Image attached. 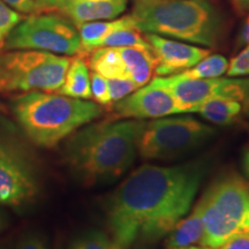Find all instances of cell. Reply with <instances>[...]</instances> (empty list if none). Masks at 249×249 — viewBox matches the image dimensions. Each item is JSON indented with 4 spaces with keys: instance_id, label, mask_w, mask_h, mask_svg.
Returning <instances> with one entry per match:
<instances>
[{
    "instance_id": "cell-15",
    "label": "cell",
    "mask_w": 249,
    "mask_h": 249,
    "mask_svg": "<svg viewBox=\"0 0 249 249\" xmlns=\"http://www.w3.org/2000/svg\"><path fill=\"white\" fill-rule=\"evenodd\" d=\"M127 68L129 77L136 86L143 87L155 74L157 60L151 48H117Z\"/></svg>"
},
{
    "instance_id": "cell-10",
    "label": "cell",
    "mask_w": 249,
    "mask_h": 249,
    "mask_svg": "<svg viewBox=\"0 0 249 249\" xmlns=\"http://www.w3.org/2000/svg\"><path fill=\"white\" fill-rule=\"evenodd\" d=\"M165 88L172 93L181 113L210 98H230L240 102L249 111V77H214L204 80H181L174 75L158 76Z\"/></svg>"
},
{
    "instance_id": "cell-30",
    "label": "cell",
    "mask_w": 249,
    "mask_h": 249,
    "mask_svg": "<svg viewBox=\"0 0 249 249\" xmlns=\"http://www.w3.org/2000/svg\"><path fill=\"white\" fill-rule=\"evenodd\" d=\"M213 249H249V235L236 236V238L225 242L220 247Z\"/></svg>"
},
{
    "instance_id": "cell-5",
    "label": "cell",
    "mask_w": 249,
    "mask_h": 249,
    "mask_svg": "<svg viewBox=\"0 0 249 249\" xmlns=\"http://www.w3.org/2000/svg\"><path fill=\"white\" fill-rule=\"evenodd\" d=\"M198 202L203 214L202 247L213 249L249 235V179L235 172L223 174Z\"/></svg>"
},
{
    "instance_id": "cell-1",
    "label": "cell",
    "mask_w": 249,
    "mask_h": 249,
    "mask_svg": "<svg viewBox=\"0 0 249 249\" xmlns=\"http://www.w3.org/2000/svg\"><path fill=\"white\" fill-rule=\"evenodd\" d=\"M205 173L203 163L143 165L112 193L105 205L114 244L150 246L163 239L191 210Z\"/></svg>"
},
{
    "instance_id": "cell-14",
    "label": "cell",
    "mask_w": 249,
    "mask_h": 249,
    "mask_svg": "<svg viewBox=\"0 0 249 249\" xmlns=\"http://www.w3.org/2000/svg\"><path fill=\"white\" fill-rule=\"evenodd\" d=\"M203 235V214L200 202L193 208L192 213L183 217L167 234L166 249H181L200 244Z\"/></svg>"
},
{
    "instance_id": "cell-2",
    "label": "cell",
    "mask_w": 249,
    "mask_h": 249,
    "mask_svg": "<svg viewBox=\"0 0 249 249\" xmlns=\"http://www.w3.org/2000/svg\"><path fill=\"white\" fill-rule=\"evenodd\" d=\"M144 120H105L83 126L68 136L62 160L85 185L113 181L129 169L139 154Z\"/></svg>"
},
{
    "instance_id": "cell-21",
    "label": "cell",
    "mask_w": 249,
    "mask_h": 249,
    "mask_svg": "<svg viewBox=\"0 0 249 249\" xmlns=\"http://www.w3.org/2000/svg\"><path fill=\"white\" fill-rule=\"evenodd\" d=\"M150 48L145 36L138 27H124L112 31L98 48Z\"/></svg>"
},
{
    "instance_id": "cell-19",
    "label": "cell",
    "mask_w": 249,
    "mask_h": 249,
    "mask_svg": "<svg viewBox=\"0 0 249 249\" xmlns=\"http://www.w3.org/2000/svg\"><path fill=\"white\" fill-rule=\"evenodd\" d=\"M90 68L105 79H130L117 48H97L92 50Z\"/></svg>"
},
{
    "instance_id": "cell-8",
    "label": "cell",
    "mask_w": 249,
    "mask_h": 249,
    "mask_svg": "<svg viewBox=\"0 0 249 249\" xmlns=\"http://www.w3.org/2000/svg\"><path fill=\"white\" fill-rule=\"evenodd\" d=\"M214 133L213 127L188 116L152 119L140 138L139 155L144 160H171L201 147Z\"/></svg>"
},
{
    "instance_id": "cell-32",
    "label": "cell",
    "mask_w": 249,
    "mask_h": 249,
    "mask_svg": "<svg viewBox=\"0 0 249 249\" xmlns=\"http://www.w3.org/2000/svg\"><path fill=\"white\" fill-rule=\"evenodd\" d=\"M239 43L241 45L249 44V14L247 15L245 23L242 24L240 34H239Z\"/></svg>"
},
{
    "instance_id": "cell-28",
    "label": "cell",
    "mask_w": 249,
    "mask_h": 249,
    "mask_svg": "<svg viewBox=\"0 0 249 249\" xmlns=\"http://www.w3.org/2000/svg\"><path fill=\"white\" fill-rule=\"evenodd\" d=\"M71 1L73 0H35V13L52 11L60 12Z\"/></svg>"
},
{
    "instance_id": "cell-24",
    "label": "cell",
    "mask_w": 249,
    "mask_h": 249,
    "mask_svg": "<svg viewBox=\"0 0 249 249\" xmlns=\"http://www.w3.org/2000/svg\"><path fill=\"white\" fill-rule=\"evenodd\" d=\"M90 90L91 97L99 105H110L112 101L108 92L107 79L92 71L90 74Z\"/></svg>"
},
{
    "instance_id": "cell-17",
    "label": "cell",
    "mask_w": 249,
    "mask_h": 249,
    "mask_svg": "<svg viewBox=\"0 0 249 249\" xmlns=\"http://www.w3.org/2000/svg\"><path fill=\"white\" fill-rule=\"evenodd\" d=\"M124 27H136L132 15L117 18V20L91 21L77 26L82 44V52H90L97 49L103 39L112 31Z\"/></svg>"
},
{
    "instance_id": "cell-25",
    "label": "cell",
    "mask_w": 249,
    "mask_h": 249,
    "mask_svg": "<svg viewBox=\"0 0 249 249\" xmlns=\"http://www.w3.org/2000/svg\"><path fill=\"white\" fill-rule=\"evenodd\" d=\"M107 86L111 101L113 103L124 98L139 88L136 83L128 77L126 79H107Z\"/></svg>"
},
{
    "instance_id": "cell-6",
    "label": "cell",
    "mask_w": 249,
    "mask_h": 249,
    "mask_svg": "<svg viewBox=\"0 0 249 249\" xmlns=\"http://www.w3.org/2000/svg\"><path fill=\"white\" fill-rule=\"evenodd\" d=\"M39 189V167L26 136L0 121V205L22 209L35 202Z\"/></svg>"
},
{
    "instance_id": "cell-22",
    "label": "cell",
    "mask_w": 249,
    "mask_h": 249,
    "mask_svg": "<svg viewBox=\"0 0 249 249\" xmlns=\"http://www.w3.org/2000/svg\"><path fill=\"white\" fill-rule=\"evenodd\" d=\"M110 247L111 241L104 232L89 230L77 235L68 249H110Z\"/></svg>"
},
{
    "instance_id": "cell-12",
    "label": "cell",
    "mask_w": 249,
    "mask_h": 249,
    "mask_svg": "<svg viewBox=\"0 0 249 249\" xmlns=\"http://www.w3.org/2000/svg\"><path fill=\"white\" fill-rule=\"evenodd\" d=\"M144 36L157 60L155 70L157 77L181 73L210 54V50L177 39L165 38L155 34H144Z\"/></svg>"
},
{
    "instance_id": "cell-29",
    "label": "cell",
    "mask_w": 249,
    "mask_h": 249,
    "mask_svg": "<svg viewBox=\"0 0 249 249\" xmlns=\"http://www.w3.org/2000/svg\"><path fill=\"white\" fill-rule=\"evenodd\" d=\"M2 1L18 13H35V0H2Z\"/></svg>"
},
{
    "instance_id": "cell-3",
    "label": "cell",
    "mask_w": 249,
    "mask_h": 249,
    "mask_svg": "<svg viewBox=\"0 0 249 249\" xmlns=\"http://www.w3.org/2000/svg\"><path fill=\"white\" fill-rule=\"evenodd\" d=\"M11 110L18 129L40 148L55 147L103 113L96 102L44 91L18 96L12 101Z\"/></svg>"
},
{
    "instance_id": "cell-35",
    "label": "cell",
    "mask_w": 249,
    "mask_h": 249,
    "mask_svg": "<svg viewBox=\"0 0 249 249\" xmlns=\"http://www.w3.org/2000/svg\"><path fill=\"white\" fill-rule=\"evenodd\" d=\"M110 249H124V248H121L120 246H118V245H116V244H113V245H111Z\"/></svg>"
},
{
    "instance_id": "cell-26",
    "label": "cell",
    "mask_w": 249,
    "mask_h": 249,
    "mask_svg": "<svg viewBox=\"0 0 249 249\" xmlns=\"http://www.w3.org/2000/svg\"><path fill=\"white\" fill-rule=\"evenodd\" d=\"M226 74L230 77L249 76V44L229 61Z\"/></svg>"
},
{
    "instance_id": "cell-20",
    "label": "cell",
    "mask_w": 249,
    "mask_h": 249,
    "mask_svg": "<svg viewBox=\"0 0 249 249\" xmlns=\"http://www.w3.org/2000/svg\"><path fill=\"white\" fill-rule=\"evenodd\" d=\"M229 68V60L222 54H209L194 67L174 74V76L181 80H204L220 77L226 74Z\"/></svg>"
},
{
    "instance_id": "cell-7",
    "label": "cell",
    "mask_w": 249,
    "mask_h": 249,
    "mask_svg": "<svg viewBox=\"0 0 249 249\" xmlns=\"http://www.w3.org/2000/svg\"><path fill=\"white\" fill-rule=\"evenodd\" d=\"M71 59L37 50L0 53V93L58 91Z\"/></svg>"
},
{
    "instance_id": "cell-33",
    "label": "cell",
    "mask_w": 249,
    "mask_h": 249,
    "mask_svg": "<svg viewBox=\"0 0 249 249\" xmlns=\"http://www.w3.org/2000/svg\"><path fill=\"white\" fill-rule=\"evenodd\" d=\"M9 226V217L7 211L0 207V233L4 232Z\"/></svg>"
},
{
    "instance_id": "cell-34",
    "label": "cell",
    "mask_w": 249,
    "mask_h": 249,
    "mask_svg": "<svg viewBox=\"0 0 249 249\" xmlns=\"http://www.w3.org/2000/svg\"><path fill=\"white\" fill-rule=\"evenodd\" d=\"M155 1H164V0H133L134 5H135V4H144V2H155Z\"/></svg>"
},
{
    "instance_id": "cell-16",
    "label": "cell",
    "mask_w": 249,
    "mask_h": 249,
    "mask_svg": "<svg viewBox=\"0 0 249 249\" xmlns=\"http://www.w3.org/2000/svg\"><path fill=\"white\" fill-rule=\"evenodd\" d=\"M246 110L240 102L230 98H210L192 108L191 113H197L205 120L216 124H230Z\"/></svg>"
},
{
    "instance_id": "cell-11",
    "label": "cell",
    "mask_w": 249,
    "mask_h": 249,
    "mask_svg": "<svg viewBox=\"0 0 249 249\" xmlns=\"http://www.w3.org/2000/svg\"><path fill=\"white\" fill-rule=\"evenodd\" d=\"M176 113H181V110L172 93L161 85L158 77L113 105L116 119H158Z\"/></svg>"
},
{
    "instance_id": "cell-27",
    "label": "cell",
    "mask_w": 249,
    "mask_h": 249,
    "mask_svg": "<svg viewBox=\"0 0 249 249\" xmlns=\"http://www.w3.org/2000/svg\"><path fill=\"white\" fill-rule=\"evenodd\" d=\"M15 249H49L45 238L37 232H27L18 239Z\"/></svg>"
},
{
    "instance_id": "cell-18",
    "label": "cell",
    "mask_w": 249,
    "mask_h": 249,
    "mask_svg": "<svg viewBox=\"0 0 249 249\" xmlns=\"http://www.w3.org/2000/svg\"><path fill=\"white\" fill-rule=\"evenodd\" d=\"M58 92L73 98H91L89 68L82 58L71 59V64L68 66L66 75H65L64 83H62L61 88L58 90Z\"/></svg>"
},
{
    "instance_id": "cell-36",
    "label": "cell",
    "mask_w": 249,
    "mask_h": 249,
    "mask_svg": "<svg viewBox=\"0 0 249 249\" xmlns=\"http://www.w3.org/2000/svg\"><path fill=\"white\" fill-rule=\"evenodd\" d=\"M181 249H207L204 247H194V246H191V247H186V248H181Z\"/></svg>"
},
{
    "instance_id": "cell-13",
    "label": "cell",
    "mask_w": 249,
    "mask_h": 249,
    "mask_svg": "<svg viewBox=\"0 0 249 249\" xmlns=\"http://www.w3.org/2000/svg\"><path fill=\"white\" fill-rule=\"evenodd\" d=\"M128 0H73L59 13L75 26L91 21L117 18L126 11Z\"/></svg>"
},
{
    "instance_id": "cell-37",
    "label": "cell",
    "mask_w": 249,
    "mask_h": 249,
    "mask_svg": "<svg viewBox=\"0 0 249 249\" xmlns=\"http://www.w3.org/2000/svg\"><path fill=\"white\" fill-rule=\"evenodd\" d=\"M0 249H9L7 246H4V245H0Z\"/></svg>"
},
{
    "instance_id": "cell-4",
    "label": "cell",
    "mask_w": 249,
    "mask_h": 249,
    "mask_svg": "<svg viewBox=\"0 0 249 249\" xmlns=\"http://www.w3.org/2000/svg\"><path fill=\"white\" fill-rule=\"evenodd\" d=\"M143 34L213 48L224 36L225 17L213 0H164L134 5L130 14Z\"/></svg>"
},
{
    "instance_id": "cell-31",
    "label": "cell",
    "mask_w": 249,
    "mask_h": 249,
    "mask_svg": "<svg viewBox=\"0 0 249 249\" xmlns=\"http://www.w3.org/2000/svg\"><path fill=\"white\" fill-rule=\"evenodd\" d=\"M233 11L236 14L244 17L249 14V0H229Z\"/></svg>"
},
{
    "instance_id": "cell-9",
    "label": "cell",
    "mask_w": 249,
    "mask_h": 249,
    "mask_svg": "<svg viewBox=\"0 0 249 249\" xmlns=\"http://www.w3.org/2000/svg\"><path fill=\"white\" fill-rule=\"evenodd\" d=\"M2 50H37L75 55L82 53V44L77 27L70 18L58 14H35L17 24Z\"/></svg>"
},
{
    "instance_id": "cell-23",
    "label": "cell",
    "mask_w": 249,
    "mask_h": 249,
    "mask_svg": "<svg viewBox=\"0 0 249 249\" xmlns=\"http://www.w3.org/2000/svg\"><path fill=\"white\" fill-rule=\"evenodd\" d=\"M21 20H22V15L9 7L2 0H0V50L4 49L5 42L9 34Z\"/></svg>"
}]
</instances>
